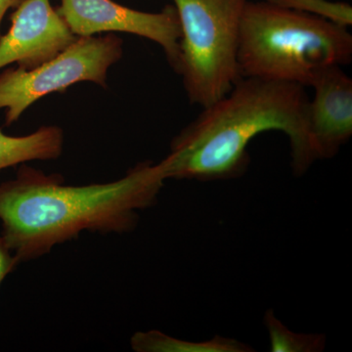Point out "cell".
Masks as SVG:
<instances>
[{
	"instance_id": "3957f363",
	"label": "cell",
	"mask_w": 352,
	"mask_h": 352,
	"mask_svg": "<svg viewBox=\"0 0 352 352\" xmlns=\"http://www.w3.org/2000/svg\"><path fill=\"white\" fill-rule=\"evenodd\" d=\"M241 78L281 80L310 87L331 66L352 60V36L344 25L295 9L248 1L241 19Z\"/></svg>"
},
{
	"instance_id": "8fae6325",
	"label": "cell",
	"mask_w": 352,
	"mask_h": 352,
	"mask_svg": "<svg viewBox=\"0 0 352 352\" xmlns=\"http://www.w3.org/2000/svg\"><path fill=\"white\" fill-rule=\"evenodd\" d=\"M263 322L271 352H320L325 349V333L293 332L275 316L273 309L265 312Z\"/></svg>"
},
{
	"instance_id": "6da1fadb",
	"label": "cell",
	"mask_w": 352,
	"mask_h": 352,
	"mask_svg": "<svg viewBox=\"0 0 352 352\" xmlns=\"http://www.w3.org/2000/svg\"><path fill=\"white\" fill-rule=\"evenodd\" d=\"M166 180L164 160L141 162L115 182L80 186L21 164L15 177L0 183L1 235L20 264L85 231L131 232L139 212L156 205Z\"/></svg>"
},
{
	"instance_id": "7c38bea8",
	"label": "cell",
	"mask_w": 352,
	"mask_h": 352,
	"mask_svg": "<svg viewBox=\"0 0 352 352\" xmlns=\"http://www.w3.org/2000/svg\"><path fill=\"white\" fill-rule=\"evenodd\" d=\"M267 1L287 7V8L318 16L344 27L349 28L352 25V7L344 2H333L329 0H267Z\"/></svg>"
},
{
	"instance_id": "8992f818",
	"label": "cell",
	"mask_w": 352,
	"mask_h": 352,
	"mask_svg": "<svg viewBox=\"0 0 352 352\" xmlns=\"http://www.w3.org/2000/svg\"><path fill=\"white\" fill-rule=\"evenodd\" d=\"M57 12L78 38L124 32L150 39L163 48L177 74L182 27L175 7L166 6L151 13L120 6L113 0H61Z\"/></svg>"
},
{
	"instance_id": "5b68a950",
	"label": "cell",
	"mask_w": 352,
	"mask_h": 352,
	"mask_svg": "<svg viewBox=\"0 0 352 352\" xmlns=\"http://www.w3.org/2000/svg\"><path fill=\"white\" fill-rule=\"evenodd\" d=\"M122 39L115 34L78 38L52 59L36 68H8L0 74V109H6V126L38 99L53 92H65L78 82L107 87L108 71L122 59Z\"/></svg>"
},
{
	"instance_id": "7a4b0ae2",
	"label": "cell",
	"mask_w": 352,
	"mask_h": 352,
	"mask_svg": "<svg viewBox=\"0 0 352 352\" xmlns=\"http://www.w3.org/2000/svg\"><path fill=\"white\" fill-rule=\"evenodd\" d=\"M305 87L298 83L240 78L230 91L198 117L170 143L164 161L168 179L219 182L247 173L248 147L266 131L288 136L294 175H305L317 160L309 129Z\"/></svg>"
},
{
	"instance_id": "30bf717a",
	"label": "cell",
	"mask_w": 352,
	"mask_h": 352,
	"mask_svg": "<svg viewBox=\"0 0 352 352\" xmlns=\"http://www.w3.org/2000/svg\"><path fill=\"white\" fill-rule=\"evenodd\" d=\"M136 352H252L254 349L244 342L230 338L215 336L201 342L176 339L160 331L136 332L131 339Z\"/></svg>"
},
{
	"instance_id": "9c48e42d",
	"label": "cell",
	"mask_w": 352,
	"mask_h": 352,
	"mask_svg": "<svg viewBox=\"0 0 352 352\" xmlns=\"http://www.w3.org/2000/svg\"><path fill=\"white\" fill-rule=\"evenodd\" d=\"M65 135L57 126L39 127L24 136L7 135L0 129V170L32 161H53L63 154Z\"/></svg>"
},
{
	"instance_id": "277c9868",
	"label": "cell",
	"mask_w": 352,
	"mask_h": 352,
	"mask_svg": "<svg viewBox=\"0 0 352 352\" xmlns=\"http://www.w3.org/2000/svg\"><path fill=\"white\" fill-rule=\"evenodd\" d=\"M180 27L177 75L190 103L201 108L226 96L241 78L238 44L249 0H173Z\"/></svg>"
},
{
	"instance_id": "ba28073f",
	"label": "cell",
	"mask_w": 352,
	"mask_h": 352,
	"mask_svg": "<svg viewBox=\"0 0 352 352\" xmlns=\"http://www.w3.org/2000/svg\"><path fill=\"white\" fill-rule=\"evenodd\" d=\"M310 138L317 160L332 159L352 136V80L340 66L322 71L310 85Z\"/></svg>"
},
{
	"instance_id": "52a82bcc",
	"label": "cell",
	"mask_w": 352,
	"mask_h": 352,
	"mask_svg": "<svg viewBox=\"0 0 352 352\" xmlns=\"http://www.w3.org/2000/svg\"><path fill=\"white\" fill-rule=\"evenodd\" d=\"M0 38V69L16 64L31 69L52 59L78 38L50 0H25Z\"/></svg>"
},
{
	"instance_id": "4fadbf2b",
	"label": "cell",
	"mask_w": 352,
	"mask_h": 352,
	"mask_svg": "<svg viewBox=\"0 0 352 352\" xmlns=\"http://www.w3.org/2000/svg\"><path fill=\"white\" fill-rule=\"evenodd\" d=\"M18 265L19 264H18L13 252L11 251L3 236L0 233V285L2 284L7 275L10 274Z\"/></svg>"
},
{
	"instance_id": "5bb4252c",
	"label": "cell",
	"mask_w": 352,
	"mask_h": 352,
	"mask_svg": "<svg viewBox=\"0 0 352 352\" xmlns=\"http://www.w3.org/2000/svg\"><path fill=\"white\" fill-rule=\"evenodd\" d=\"M25 0H0V38H1V24L4 16L10 8H17Z\"/></svg>"
}]
</instances>
